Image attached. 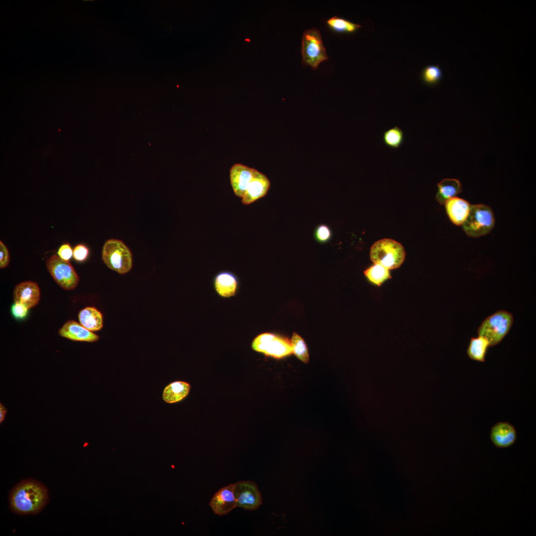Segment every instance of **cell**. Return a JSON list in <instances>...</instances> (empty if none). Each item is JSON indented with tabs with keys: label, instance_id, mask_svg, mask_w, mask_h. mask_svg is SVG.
Wrapping results in <instances>:
<instances>
[{
	"label": "cell",
	"instance_id": "obj_1",
	"mask_svg": "<svg viewBox=\"0 0 536 536\" xmlns=\"http://www.w3.org/2000/svg\"><path fill=\"white\" fill-rule=\"evenodd\" d=\"M49 500L48 491L44 485L36 480H21L9 494V507L13 512L22 515H35L45 507Z\"/></svg>",
	"mask_w": 536,
	"mask_h": 536
},
{
	"label": "cell",
	"instance_id": "obj_2",
	"mask_svg": "<svg viewBox=\"0 0 536 536\" xmlns=\"http://www.w3.org/2000/svg\"><path fill=\"white\" fill-rule=\"evenodd\" d=\"M374 264H380L389 269L399 268L403 263L405 252L403 246L396 240L384 238L375 242L370 252Z\"/></svg>",
	"mask_w": 536,
	"mask_h": 536
},
{
	"label": "cell",
	"instance_id": "obj_3",
	"mask_svg": "<svg viewBox=\"0 0 536 536\" xmlns=\"http://www.w3.org/2000/svg\"><path fill=\"white\" fill-rule=\"evenodd\" d=\"M514 322L513 315L504 310L487 317L478 328V335L487 339L490 346L499 344L510 330Z\"/></svg>",
	"mask_w": 536,
	"mask_h": 536
},
{
	"label": "cell",
	"instance_id": "obj_4",
	"mask_svg": "<svg viewBox=\"0 0 536 536\" xmlns=\"http://www.w3.org/2000/svg\"><path fill=\"white\" fill-rule=\"evenodd\" d=\"M495 225L492 208L484 204H471L469 214L462 224L467 236L477 238L490 233Z\"/></svg>",
	"mask_w": 536,
	"mask_h": 536
},
{
	"label": "cell",
	"instance_id": "obj_5",
	"mask_svg": "<svg viewBox=\"0 0 536 536\" xmlns=\"http://www.w3.org/2000/svg\"><path fill=\"white\" fill-rule=\"evenodd\" d=\"M102 259L108 268L119 274L128 273L133 267L132 253L120 240L110 239L105 242Z\"/></svg>",
	"mask_w": 536,
	"mask_h": 536
},
{
	"label": "cell",
	"instance_id": "obj_6",
	"mask_svg": "<svg viewBox=\"0 0 536 536\" xmlns=\"http://www.w3.org/2000/svg\"><path fill=\"white\" fill-rule=\"evenodd\" d=\"M251 346L254 350L275 358H281L292 353L288 339L270 333L257 335L253 339Z\"/></svg>",
	"mask_w": 536,
	"mask_h": 536
},
{
	"label": "cell",
	"instance_id": "obj_7",
	"mask_svg": "<svg viewBox=\"0 0 536 536\" xmlns=\"http://www.w3.org/2000/svg\"><path fill=\"white\" fill-rule=\"evenodd\" d=\"M301 53L303 62L313 69H317L320 63L328 60L319 30L312 28L304 32Z\"/></svg>",
	"mask_w": 536,
	"mask_h": 536
},
{
	"label": "cell",
	"instance_id": "obj_8",
	"mask_svg": "<svg viewBox=\"0 0 536 536\" xmlns=\"http://www.w3.org/2000/svg\"><path fill=\"white\" fill-rule=\"evenodd\" d=\"M46 268L56 282L64 290H73L77 286L79 278L68 261L54 255L47 260Z\"/></svg>",
	"mask_w": 536,
	"mask_h": 536
},
{
	"label": "cell",
	"instance_id": "obj_9",
	"mask_svg": "<svg viewBox=\"0 0 536 536\" xmlns=\"http://www.w3.org/2000/svg\"><path fill=\"white\" fill-rule=\"evenodd\" d=\"M233 484V492L237 507L254 511L262 504L261 493L255 482L243 480Z\"/></svg>",
	"mask_w": 536,
	"mask_h": 536
},
{
	"label": "cell",
	"instance_id": "obj_10",
	"mask_svg": "<svg viewBox=\"0 0 536 536\" xmlns=\"http://www.w3.org/2000/svg\"><path fill=\"white\" fill-rule=\"evenodd\" d=\"M270 186V182L268 178L265 174L255 169L252 178L242 198V203L244 205H249L265 197Z\"/></svg>",
	"mask_w": 536,
	"mask_h": 536
},
{
	"label": "cell",
	"instance_id": "obj_11",
	"mask_svg": "<svg viewBox=\"0 0 536 536\" xmlns=\"http://www.w3.org/2000/svg\"><path fill=\"white\" fill-rule=\"evenodd\" d=\"M234 484L231 483L218 490L209 502V506L214 514L225 515L237 507L233 492Z\"/></svg>",
	"mask_w": 536,
	"mask_h": 536
},
{
	"label": "cell",
	"instance_id": "obj_12",
	"mask_svg": "<svg viewBox=\"0 0 536 536\" xmlns=\"http://www.w3.org/2000/svg\"><path fill=\"white\" fill-rule=\"evenodd\" d=\"M254 169L241 163H235L230 168V184L235 196L243 198L252 178Z\"/></svg>",
	"mask_w": 536,
	"mask_h": 536
},
{
	"label": "cell",
	"instance_id": "obj_13",
	"mask_svg": "<svg viewBox=\"0 0 536 536\" xmlns=\"http://www.w3.org/2000/svg\"><path fill=\"white\" fill-rule=\"evenodd\" d=\"M40 299V290L33 281H25L16 285L13 290L14 302L25 306L28 309L36 306Z\"/></svg>",
	"mask_w": 536,
	"mask_h": 536
},
{
	"label": "cell",
	"instance_id": "obj_14",
	"mask_svg": "<svg viewBox=\"0 0 536 536\" xmlns=\"http://www.w3.org/2000/svg\"><path fill=\"white\" fill-rule=\"evenodd\" d=\"M517 437L514 426L505 421L495 424L490 433V438L493 445L498 448H506L512 446Z\"/></svg>",
	"mask_w": 536,
	"mask_h": 536
},
{
	"label": "cell",
	"instance_id": "obj_15",
	"mask_svg": "<svg viewBox=\"0 0 536 536\" xmlns=\"http://www.w3.org/2000/svg\"><path fill=\"white\" fill-rule=\"evenodd\" d=\"M59 335L73 341L93 342L100 337L74 320L66 322L58 331Z\"/></svg>",
	"mask_w": 536,
	"mask_h": 536
},
{
	"label": "cell",
	"instance_id": "obj_16",
	"mask_svg": "<svg viewBox=\"0 0 536 536\" xmlns=\"http://www.w3.org/2000/svg\"><path fill=\"white\" fill-rule=\"evenodd\" d=\"M214 288L221 297L229 298L234 296L238 288L239 281L233 273L223 271L218 273L213 279Z\"/></svg>",
	"mask_w": 536,
	"mask_h": 536
},
{
	"label": "cell",
	"instance_id": "obj_17",
	"mask_svg": "<svg viewBox=\"0 0 536 536\" xmlns=\"http://www.w3.org/2000/svg\"><path fill=\"white\" fill-rule=\"evenodd\" d=\"M447 214L453 223L461 226L466 220L469 211V202L457 197L447 200L445 203Z\"/></svg>",
	"mask_w": 536,
	"mask_h": 536
},
{
	"label": "cell",
	"instance_id": "obj_18",
	"mask_svg": "<svg viewBox=\"0 0 536 536\" xmlns=\"http://www.w3.org/2000/svg\"><path fill=\"white\" fill-rule=\"evenodd\" d=\"M437 187L435 200L441 205L462 191V185L460 180L456 179H444L437 184Z\"/></svg>",
	"mask_w": 536,
	"mask_h": 536
},
{
	"label": "cell",
	"instance_id": "obj_19",
	"mask_svg": "<svg viewBox=\"0 0 536 536\" xmlns=\"http://www.w3.org/2000/svg\"><path fill=\"white\" fill-rule=\"evenodd\" d=\"M79 323L91 332L100 331L103 327L102 313L94 307H86L78 315Z\"/></svg>",
	"mask_w": 536,
	"mask_h": 536
},
{
	"label": "cell",
	"instance_id": "obj_20",
	"mask_svg": "<svg viewBox=\"0 0 536 536\" xmlns=\"http://www.w3.org/2000/svg\"><path fill=\"white\" fill-rule=\"evenodd\" d=\"M190 385L184 381H175L170 383L164 389L162 398L164 402L169 403L179 402L183 400L189 394Z\"/></svg>",
	"mask_w": 536,
	"mask_h": 536
},
{
	"label": "cell",
	"instance_id": "obj_21",
	"mask_svg": "<svg viewBox=\"0 0 536 536\" xmlns=\"http://www.w3.org/2000/svg\"><path fill=\"white\" fill-rule=\"evenodd\" d=\"M489 346V343L485 337L479 335L476 337H472L467 349L468 355L472 360L484 362Z\"/></svg>",
	"mask_w": 536,
	"mask_h": 536
},
{
	"label": "cell",
	"instance_id": "obj_22",
	"mask_svg": "<svg viewBox=\"0 0 536 536\" xmlns=\"http://www.w3.org/2000/svg\"><path fill=\"white\" fill-rule=\"evenodd\" d=\"M327 24L333 31L340 33H352L361 27V25L336 16L329 19Z\"/></svg>",
	"mask_w": 536,
	"mask_h": 536
},
{
	"label": "cell",
	"instance_id": "obj_23",
	"mask_svg": "<svg viewBox=\"0 0 536 536\" xmlns=\"http://www.w3.org/2000/svg\"><path fill=\"white\" fill-rule=\"evenodd\" d=\"M364 273L369 281L378 286L391 278L389 269L380 264H374L366 269Z\"/></svg>",
	"mask_w": 536,
	"mask_h": 536
},
{
	"label": "cell",
	"instance_id": "obj_24",
	"mask_svg": "<svg viewBox=\"0 0 536 536\" xmlns=\"http://www.w3.org/2000/svg\"><path fill=\"white\" fill-rule=\"evenodd\" d=\"M404 134L402 130L397 126L388 129L383 135L384 144L392 148H398L402 144Z\"/></svg>",
	"mask_w": 536,
	"mask_h": 536
},
{
	"label": "cell",
	"instance_id": "obj_25",
	"mask_svg": "<svg viewBox=\"0 0 536 536\" xmlns=\"http://www.w3.org/2000/svg\"><path fill=\"white\" fill-rule=\"evenodd\" d=\"M292 353L301 361L307 363L309 355L307 345L303 339L297 333H294L290 340Z\"/></svg>",
	"mask_w": 536,
	"mask_h": 536
},
{
	"label": "cell",
	"instance_id": "obj_26",
	"mask_svg": "<svg viewBox=\"0 0 536 536\" xmlns=\"http://www.w3.org/2000/svg\"><path fill=\"white\" fill-rule=\"evenodd\" d=\"M443 72L439 65H428L425 67L421 73L422 82L428 85H435L441 80Z\"/></svg>",
	"mask_w": 536,
	"mask_h": 536
},
{
	"label": "cell",
	"instance_id": "obj_27",
	"mask_svg": "<svg viewBox=\"0 0 536 536\" xmlns=\"http://www.w3.org/2000/svg\"><path fill=\"white\" fill-rule=\"evenodd\" d=\"M331 234L330 229L326 225H319L315 231V237L320 242L328 241L331 237Z\"/></svg>",
	"mask_w": 536,
	"mask_h": 536
},
{
	"label": "cell",
	"instance_id": "obj_28",
	"mask_svg": "<svg viewBox=\"0 0 536 536\" xmlns=\"http://www.w3.org/2000/svg\"><path fill=\"white\" fill-rule=\"evenodd\" d=\"M89 253V249L86 246L78 244L73 250L72 257L77 261L83 262L86 260Z\"/></svg>",
	"mask_w": 536,
	"mask_h": 536
},
{
	"label": "cell",
	"instance_id": "obj_29",
	"mask_svg": "<svg viewBox=\"0 0 536 536\" xmlns=\"http://www.w3.org/2000/svg\"><path fill=\"white\" fill-rule=\"evenodd\" d=\"M9 263V254L5 244L0 241V268H3L7 267Z\"/></svg>",
	"mask_w": 536,
	"mask_h": 536
},
{
	"label": "cell",
	"instance_id": "obj_30",
	"mask_svg": "<svg viewBox=\"0 0 536 536\" xmlns=\"http://www.w3.org/2000/svg\"><path fill=\"white\" fill-rule=\"evenodd\" d=\"M28 310L25 306L16 302L11 307L12 314L16 319L24 318L27 314Z\"/></svg>",
	"mask_w": 536,
	"mask_h": 536
},
{
	"label": "cell",
	"instance_id": "obj_31",
	"mask_svg": "<svg viewBox=\"0 0 536 536\" xmlns=\"http://www.w3.org/2000/svg\"><path fill=\"white\" fill-rule=\"evenodd\" d=\"M73 250L69 243L62 245L59 248L58 255L62 259L68 261L72 256Z\"/></svg>",
	"mask_w": 536,
	"mask_h": 536
},
{
	"label": "cell",
	"instance_id": "obj_32",
	"mask_svg": "<svg viewBox=\"0 0 536 536\" xmlns=\"http://www.w3.org/2000/svg\"><path fill=\"white\" fill-rule=\"evenodd\" d=\"M7 413V409L4 405L0 403V423H1L4 420L6 414Z\"/></svg>",
	"mask_w": 536,
	"mask_h": 536
},
{
	"label": "cell",
	"instance_id": "obj_33",
	"mask_svg": "<svg viewBox=\"0 0 536 536\" xmlns=\"http://www.w3.org/2000/svg\"><path fill=\"white\" fill-rule=\"evenodd\" d=\"M246 41H250V40H249V39H246Z\"/></svg>",
	"mask_w": 536,
	"mask_h": 536
}]
</instances>
